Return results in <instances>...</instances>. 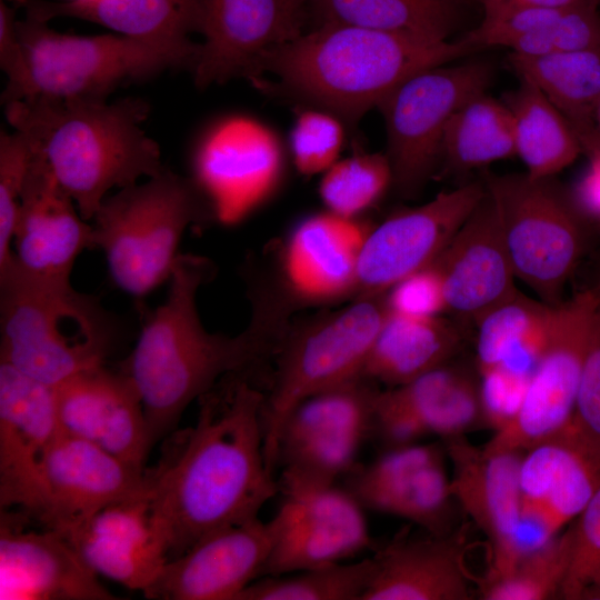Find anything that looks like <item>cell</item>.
Returning <instances> with one entry per match:
<instances>
[{"mask_svg": "<svg viewBox=\"0 0 600 600\" xmlns=\"http://www.w3.org/2000/svg\"><path fill=\"white\" fill-rule=\"evenodd\" d=\"M266 396L248 374H230L202 394L196 423L167 437L146 471L152 516L169 559L204 536L259 518L279 493L264 451Z\"/></svg>", "mask_w": 600, "mask_h": 600, "instance_id": "1", "label": "cell"}, {"mask_svg": "<svg viewBox=\"0 0 600 600\" xmlns=\"http://www.w3.org/2000/svg\"><path fill=\"white\" fill-rule=\"evenodd\" d=\"M214 276L206 257L179 254L166 301L146 319L121 364L141 397L153 447L172 433L193 401L230 374H248L284 338L283 307L253 296L252 317L236 336L206 329L197 308L200 288Z\"/></svg>", "mask_w": 600, "mask_h": 600, "instance_id": "2", "label": "cell"}, {"mask_svg": "<svg viewBox=\"0 0 600 600\" xmlns=\"http://www.w3.org/2000/svg\"><path fill=\"white\" fill-rule=\"evenodd\" d=\"M472 52L462 40L322 23L263 52L250 79L271 73L274 84L262 88L273 87L352 124L413 73Z\"/></svg>", "mask_w": 600, "mask_h": 600, "instance_id": "3", "label": "cell"}, {"mask_svg": "<svg viewBox=\"0 0 600 600\" xmlns=\"http://www.w3.org/2000/svg\"><path fill=\"white\" fill-rule=\"evenodd\" d=\"M148 112L136 98H24L4 104L10 126L30 139L87 221L111 189L167 170L159 146L141 128Z\"/></svg>", "mask_w": 600, "mask_h": 600, "instance_id": "4", "label": "cell"}, {"mask_svg": "<svg viewBox=\"0 0 600 600\" xmlns=\"http://www.w3.org/2000/svg\"><path fill=\"white\" fill-rule=\"evenodd\" d=\"M0 361L51 387L104 364L120 337L93 296L11 268L0 271Z\"/></svg>", "mask_w": 600, "mask_h": 600, "instance_id": "5", "label": "cell"}, {"mask_svg": "<svg viewBox=\"0 0 600 600\" xmlns=\"http://www.w3.org/2000/svg\"><path fill=\"white\" fill-rule=\"evenodd\" d=\"M24 78L3 104L24 98L107 100L116 88L167 69L192 71L199 44L123 34L72 36L27 16L18 20Z\"/></svg>", "mask_w": 600, "mask_h": 600, "instance_id": "6", "label": "cell"}, {"mask_svg": "<svg viewBox=\"0 0 600 600\" xmlns=\"http://www.w3.org/2000/svg\"><path fill=\"white\" fill-rule=\"evenodd\" d=\"M214 218L191 178L167 169L107 197L93 217L96 249L113 283L141 298L170 279L184 231Z\"/></svg>", "mask_w": 600, "mask_h": 600, "instance_id": "7", "label": "cell"}, {"mask_svg": "<svg viewBox=\"0 0 600 600\" xmlns=\"http://www.w3.org/2000/svg\"><path fill=\"white\" fill-rule=\"evenodd\" d=\"M388 311L384 294L358 297L283 338L263 406L264 451L271 471L276 470V444L287 414L306 397L362 377Z\"/></svg>", "mask_w": 600, "mask_h": 600, "instance_id": "8", "label": "cell"}, {"mask_svg": "<svg viewBox=\"0 0 600 600\" xmlns=\"http://www.w3.org/2000/svg\"><path fill=\"white\" fill-rule=\"evenodd\" d=\"M517 279L556 307L584 250L578 208L552 178L484 173Z\"/></svg>", "mask_w": 600, "mask_h": 600, "instance_id": "9", "label": "cell"}, {"mask_svg": "<svg viewBox=\"0 0 600 600\" xmlns=\"http://www.w3.org/2000/svg\"><path fill=\"white\" fill-rule=\"evenodd\" d=\"M492 67L472 60L418 71L378 106L383 114L393 184L403 196L416 194L441 159L446 129L454 112L484 92Z\"/></svg>", "mask_w": 600, "mask_h": 600, "instance_id": "10", "label": "cell"}, {"mask_svg": "<svg viewBox=\"0 0 600 600\" xmlns=\"http://www.w3.org/2000/svg\"><path fill=\"white\" fill-rule=\"evenodd\" d=\"M379 391L376 382L360 377L302 399L281 424L276 468L322 483L348 477L373 436Z\"/></svg>", "mask_w": 600, "mask_h": 600, "instance_id": "11", "label": "cell"}, {"mask_svg": "<svg viewBox=\"0 0 600 600\" xmlns=\"http://www.w3.org/2000/svg\"><path fill=\"white\" fill-rule=\"evenodd\" d=\"M600 308V284L554 309L550 337L516 417L483 446L523 452L573 417L590 332Z\"/></svg>", "mask_w": 600, "mask_h": 600, "instance_id": "12", "label": "cell"}, {"mask_svg": "<svg viewBox=\"0 0 600 600\" xmlns=\"http://www.w3.org/2000/svg\"><path fill=\"white\" fill-rule=\"evenodd\" d=\"M278 483L277 538L261 577L348 561L372 548L364 508L347 488L286 473Z\"/></svg>", "mask_w": 600, "mask_h": 600, "instance_id": "13", "label": "cell"}, {"mask_svg": "<svg viewBox=\"0 0 600 600\" xmlns=\"http://www.w3.org/2000/svg\"><path fill=\"white\" fill-rule=\"evenodd\" d=\"M284 157L277 134L248 116L230 114L211 122L191 156V179L214 218L231 224L242 220L278 188Z\"/></svg>", "mask_w": 600, "mask_h": 600, "instance_id": "14", "label": "cell"}, {"mask_svg": "<svg viewBox=\"0 0 600 600\" xmlns=\"http://www.w3.org/2000/svg\"><path fill=\"white\" fill-rule=\"evenodd\" d=\"M521 556L543 546L576 519L600 487V442L574 416L523 451L519 469Z\"/></svg>", "mask_w": 600, "mask_h": 600, "instance_id": "15", "label": "cell"}, {"mask_svg": "<svg viewBox=\"0 0 600 600\" xmlns=\"http://www.w3.org/2000/svg\"><path fill=\"white\" fill-rule=\"evenodd\" d=\"M486 193L483 181L443 191L370 229L358 264V297L386 294L406 277L432 264Z\"/></svg>", "mask_w": 600, "mask_h": 600, "instance_id": "16", "label": "cell"}, {"mask_svg": "<svg viewBox=\"0 0 600 600\" xmlns=\"http://www.w3.org/2000/svg\"><path fill=\"white\" fill-rule=\"evenodd\" d=\"M60 431L56 389L0 361V506L40 521L42 462Z\"/></svg>", "mask_w": 600, "mask_h": 600, "instance_id": "17", "label": "cell"}, {"mask_svg": "<svg viewBox=\"0 0 600 600\" xmlns=\"http://www.w3.org/2000/svg\"><path fill=\"white\" fill-rule=\"evenodd\" d=\"M33 149L19 202L12 256L0 270L11 268L32 280L68 283L81 252L96 249L93 227Z\"/></svg>", "mask_w": 600, "mask_h": 600, "instance_id": "18", "label": "cell"}, {"mask_svg": "<svg viewBox=\"0 0 600 600\" xmlns=\"http://www.w3.org/2000/svg\"><path fill=\"white\" fill-rule=\"evenodd\" d=\"M446 448L412 443L386 449L348 476L347 489L364 508L396 516L443 537L452 533L458 504L446 469Z\"/></svg>", "mask_w": 600, "mask_h": 600, "instance_id": "19", "label": "cell"}, {"mask_svg": "<svg viewBox=\"0 0 600 600\" xmlns=\"http://www.w3.org/2000/svg\"><path fill=\"white\" fill-rule=\"evenodd\" d=\"M276 538L273 518L218 529L169 560L142 594L153 600H237L261 577Z\"/></svg>", "mask_w": 600, "mask_h": 600, "instance_id": "20", "label": "cell"}, {"mask_svg": "<svg viewBox=\"0 0 600 600\" xmlns=\"http://www.w3.org/2000/svg\"><path fill=\"white\" fill-rule=\"evenodd\" d=\"M200 6L204 40L191 71L200 89L251 78L263 52L302 33L303 7L294 0H200Z\"/></svg>", "mask_w": 600, "mask_h": 600, "instance_id": "21", "label": "cell"}, {"mask_svg": "<svg viewBox=\"0 0 600 600\" xmlns=\"http://www.w3.org/2000/svg\"><path fill=\"white\" fill-rule=\"evenodd\" d=\"M146 471L60 430L43 457L39 522L67 533L104 507L142 491Z\"/></svg>", "mask_w": 600, "mask_h": 600, "instance_id": "22", "label": "cell"}, {"mask_svg": "<svg viewBox=\"0 0 600 600\" xmlns=\"http://www.w3.org/2000/svg\"><path fill=\"white\" fill-rule=\"evenodd\" d=\"M482 426L479 376L449 361L404 384L380 390L373 436L389 449L429 434L443 440L463 437Z\"/></svg>", "mask_w": 600, "mask_h": 600, "instance_id": "23", "label": "cell"}, {"mask_svg": "<svg viewBox=\"0 0 600 600\" xmlns=\"http://www.w3.org/2000/svg\"><path fill=\"white\" fill-rule=\"evenodd\" d=\"M444 442L452 464L453 497L490 544L491 567L486 577L503 576L521 557L519 469L523 452L487 451L466 436Z\"/></svg>", "mask_w": 600, "mask_h": 600, "instance_id": "24", "label": "cell"}, {"mask_svg": "<svg viewBox=\"0 0 600 600\" xmlns=\"http://www.w3.org/2000/svg\"><path fill=\"white\" fill-rule=\"evenodd\" d=\"M56 389L60 430L146 470L151 450L143 403L132 380L104 364L82 371Z\"/></svg>", "mask_w": 600, "mask_h": 600, "instance_id": "25", "label": "cell"}, {"mask_svg": "<svg viewBox=\"0 0 600 600\" xmlns=\"http://www.w3.org/2000/svg\"><path fill=\"white\" fill-rule=\"evenodd\" d=\"M1 510L0 600H113L59 531H26Z\"/></svg>", "mask_w": 600, "mask_h": 600, "instance_id": "26", "label": "cell"}, {"mask_svg": "<svg viewBox=\"0 0 600 600\" xmlns=\"http://www.w3.org/2000/svg\"><path fill=\"white\" fill-rule=\"evenodd\" d=\"M433 266L441 278L447 311L461 321L474 324L518 291L497 211L487 191Z\"/></svg>", "mask_w": 600, "mask_h": 600, "instance_id": "27", "label": "cell"}, {"mask_svg": "<svg viewBox=\"0 0 600 600\" xmlns=\"http://www.w3.org/2000/svg\"><path fill=\"white\" fill-rule=\"evenodd\" d=\"M62 534L97 574L142 593L170 560L152 516L147 482L142 491L104 507Z\"/></svg>", "mask_w": 600, "mask_h": 600, "instance_id": "28", "label": "cell"}, {"mask_svg": "<svg viewBox=\"0 0 600 600\" xmlns=\"http://www.w3.org/2000/svg\"><path fill=\"white\" fill-rule=\"evenodd\" d=\"M466 537L457 529L443 537H414L404 527L377 549L362 600H469Z\"/></svg>", "mask_w": 600, "mask_h": 600, "instance_id": "29", "label": "cell"}, {"mask_svg": "<svg viewBox=\"0 0 600 600\" xmlns=\"http://www.w3.org/2000/svg\"><path fill=\"white\" fill-rule=\"evenodd\" d=\"M369 230L328 210L300 221L282 253L290 293L317 303L357 293L359 258Z\"/></svg>", "mask_w": 600, "mask_h": 600, "instance_id": "30", "label": "cell"}, {"mask_svg": "<svg viewBox=\"0 0 600 600\" xmlns=\"http://www.w3.org/2000/svg\"><path fill=\"white\" fill-rule=\"evenodd\" d=\"M27 16L48 22L72 17L99 23L119 34L169 42H188L199 31L200 0H82L53 2L17 0Z\"/></svg>", "mask_w": 600, "mask_h": 600, "instance_id": "31", "label": "cell"}, {"mask_svg": "<svg viewBox=\"0 0 600 600\" xmlns=\"http://www.w3.org/2000/svg\"><path fill=\"white\" fill-rule=\"evenodd\" d=\"M462 341L461 329L440 316L419 318L388 311L362 377L389 388L404 384L449 362Z\"/></svg>", "mask_w": 600, "mask_h": 600, "instance_id": "32", "label": "cell"}, {"mask_svg": "<svg viewBox=\"0 0 600 600\" xmlns=\"http://www.w3.org/2000/svg\"><path fill=\"white\" fill-rule=\"evenodd\" d=\"M556 307L518 290L482 314L474 322L478 373L500 367L531 378L548 343Z\"/></svg>", "mask_w": 600, "mask_h": 600, "instance_id": "33", "label": "cell"}, {"mask_svg": "<svg viewBox=\"0 0 600 600\" xmlns=\"http://www.w3.org/2000/svg\"><path fill=\"white\" fill-rule=\"evenodd\" d=\"M503 102L511 116L516 156L530 178H553L583 153L569 121L529 81L520 79L519 87Z\"/></svg>", "mask_w": 600, "mask_h": 600, "instance_id": "34", "label": "cell"}, {"mask_svg": "<svg viewBox=\"0 0 600 600\" xmlns=\"http://www.w3.org/2000/svg\"><path fill=\"white\" fill-rule=\"evenodd\" d=\"M509 62L564 116L581 143L598 133L593 116L600 101V50L540 57L511 52Z\"/></svg>", "mask_w": 600, "mask_h": 600, "instance_id": "35", "label": "cell"}, {"mask_svg": "<svg viewBox=\"0 0 600 600\" xmlns=\"http://www.w3.org/2000/svg\"><path fill=\"white\" fill-rule=\"evenodd\" d=\"M516 156L511 116L503 101L478 93L452 116L442 140L441 159L457 174Z\"/></svg>", "mask_w": 600, "mask_h": 600, "instance_id": "36", "label": "cell"}, {"mask_svg": "<svg viewBox=\"0 0 600 600\" xmlns=\"http://www.w3.org/2000/svg\"><path fill=\"white\" fill-rule=\"evenodd\" d=\"M319 24L340 23L448 40L453 14L450 0H316Z\"/></svg>", "mask_w": 600, "mask_h": 600, "instance_id": "37", "label": "cell"}, {"mask_svg": "<svg viewBox=\"0 0 600 600\" xmlns=\"http://www.w3.org/2000/svg\"><path fill=\"white\" fill-rule=\"evenodd\" d=\"M373 572L372 558L343 561L251 582L237 600H362Z\"/></svg>", "mask_w": 600, "mask_h": 600, "instance_id": "38", "label": "cell"}, {"mask_svg": "<svg viewBox=\"0 0 600 600\" xmlns=\"http://www.w3.org/2000/svg\"><path fill=\"white\" fill-rule=\"evenodd\" d=\"M572 548L569 527L543 546L523 554L514 567L499 577L478 580L484 600H546L560 598Z\"/></svg>", "mask_w": 600, "mask_h": 600, "instance_id": "39", "label": "cell"}, {"mask_svg": "<svg viewBox=\"0 0 600 600\" xmlns=\"http://www.w3.org/2000/svg\"><path fill=\"white\" fill-rule=\"evenodd\" d=\"M392 182V169L387 156L359 153L338 160L327 169L319 192L328 211L356 219L377 202Z\"/></svg>", "mask_w": 600, "mask_h": 600, "instance_id": "40", "label": "cell"}, {"mask_svg": "<svg viewBox=\"0 0 600 600\" xmlns=\"http://www.w3.org/2000/svg\"><path fill=\"white\" fill-rule=\"evenodd\" d=\"M511 52L540 57L579 50H600V12L597 0H582L561 9L537 30L507 47Z\"/></svg>", "mask_w": 600, "mask_h": 600, "instance_id": "41", "label": "cell"}, {"mask_svg": "<svg viewBox=\"0 0 600 600\" xmlns=\"http://www.w3.org/2000/svg\"><path fill=\"white\" fill-rule=\"evenodd\" d=\"M34 149L30 139L14 130L0 131V269L12 256V237L20 197Z\"/></svg>", "mask_w": 600, "mask_h": 600, "instance_id": "42", "label": "cell"}, {"mask_svg": "<svg viewBox=\"0 0 600 600\" xmlns=\"http://www.w3.org/2000/svg\"><path fill=\"white\" fill-rule=\"evenodd\" d=\"M342 121L324 110H303L290 133V149L296 168L304 176L323 173L342 149Z\"/></svg>", "mask_w": 600, "mask_h": 600, "instance_id": "43", "label": "cell"}, {"mask_svg": "<svg viewBox=\"0 0 600 600\" xmlns=\"http://www.w3.org/2000/svg\"><path fill=\"white\" fill-rule=\"evenodd\" d=\"M570 528L571 558L560 598L581 600L589 588L600 582V487Z\"/></svg>", "mask_w": 600, "mask_h": 600, "instance_id": "44", "label": "cell"}, {"mask_svg": "<svg viewBox=\"0 0 600 600\" xmlns=\"http://www.w3.org/2000/svg\"><path fill=\"white\" fill-rule=\"evenodd\" d=\"M384 297L389 311L404 316L431 318L447 311L441 278L433 263L396 283Z\"/></svg>", "mask_w": 600, "mask_h": 600, "instance_id": "45", "label": "cell"}, {"mask_svg": "<svg viewBox=\"0 0 600 600\" xmlns=\"http://www.w3.org/2000/svg\"><path fill=\"white\" fill-rule=\"evenodd\" d=\"M484 426L494 432L506 427L518 413L530 378L494 367L478 373Z\"/></svg>", "mask_w": 600, "mask_h": 600, "instance_id": "46", "label": "cell"}, {"mask_svg": "<svg viewBox=\"0 0 600 600\" xmlns=\"http://www.w3.org/2000/svg\"><path fill=\"white\" fill-rule=\"evenodd\" d=\"M573 416L600 442V308L590 332Z\"/></svg>", "mask_w": 600, "mask_h": 600, "instance_id": "47", "label": "cell"}, {"mask_svg": "<svg viewBox=\"0 0 600 600\" xmlns=\"http://www.w3.org/2000/svg\"><path fill=\"white\" fill-rule=\"evenodd\" d=\"M16 13L6 1L0 2V67L7 76L1 101L7 102L24 78V58L18 33Z\"/></svg>", "mask_w": 600, "mask_h": 600, "instance_id": "48", "label": "cell"}, {"mask_svg": "<svg viewBox=\"0 0 600 600\" xmlns=\"http://www.w3.org/2000/svg\"><path fill=\"white\" fill-rule=\"evenodd\" d=\"M589 166L576 190V207L588 216L600 220V140L583 150Z\"/></svg>", "mask_w": 600, "mask_h": 600, "instance_id": "49", "label": "cell"}, {"mask_svg": "<svg viewBox=\"0 0 600 600\" xmlns=\"http://www.w3.org/2000/svg\"><path fill=\"white\" fill-rule=\"evenodd\" d=\"M582 0H480L483 11L509 7L566 8Z\"/></svg>", "mask_w": 600, "mask_h": 600, "instance_id": "50", "label": "cell"}, {"mask_svg": "<svg viewBox=\"0 0 600 600\" xmlns=\"http://www.w3.org/2000/svg\"><path fill=\"white\" fill-rule=\"evenodd\" d=\"M581 600H600V582L589 588Z\"/></svg>", "mask_w": 600, "mask_h": 600, "instance_id": "51", "label": "cell"}, {"mask_svg": "<svg viewBox=\"0 0 600 600\" xmlns=\"http://www.w3.org/2000/svg\"><path fill=\"white\" fill-rule=\"evenodd\" d=\"M593 120H594L596 129H597L598 133L600 134V101L597 104V108L594 110Z\"/></svg>", "mask_w": 600, "mask_h": 600, "instance_id": "52", "label": "cell"}, {"mask_svg": "<svg viewBox=\"0 0 600 600\" xmlns=\"http://www.w3.org/2000/svg\"><path fill=\"white\" fill-rule=\"evenodd\" d=\"M299 6L303 7L307 4V3H312L314 2L316 0H294Z\"/></svg>", "mask_w": 600, "mask_h": 600, "instance_id": "53", "label": "cell"}, {"mask_svg": "<svg viewBox=\"0 0 600 600\" xmlns=\"http://www.w3.org/2000/svg\"><path fill=\"white\" fill-rule=\"evenodd\" d=\"M71 1H82V0H71Z\"/></svg>", "mask_w": 600, "mask_h": 600, "instance_id": "54", "label": "cell"}]
</instances>
